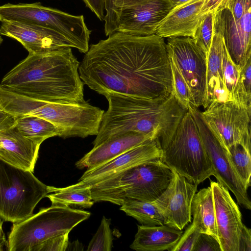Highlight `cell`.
<instances>
[{
    "mask_svg": "<svg viewBox=\"0 0 251 251\" xmlns=\"http://www.w3.org/2000/svg\"><path fill=\"white\" fill-rule=\"evenodd\" d=\"M91 89L146 99L173 94L170 62L163 38L116 31L91 45L78 69Z\"/></svg>",
    "mask_w": 251,
    "mask_h": 251,
    "instance_id": "obj_1",
    "label": "cell"
},
{
    "mask_svg": "<svg viewBox=\"0 0 251 251\" xmlns=\"http://www.w3.org/2000/svg\"><path fill=\"white\" fill-rule=\"evenodd\" d=\"M80 62L71 48L28 56L12 69L0 83L34 99L54 102L85 101Z\"/></svg>",
    "mask_w": 251,
    "mask_h": 251,
    "instance_id": "obj_2",
    "label": "cell"
},
{
    "mask_svg": "<svg viewBox=\"0 0 251 251\" xmlns=\"http://www.w3.org/2000/svg\"><path fill=\"white\" fill-rule=\"evenodd\" d=\"M103 96L108 107L103 113L94 147L126 132H136L155 140L163 151L188 110L178 103L174 94L153 100L115 93Z\"/></svg>",
    "mask_w": 251,
    "mask_h": 251,
    "instance_id": "obj_3",
    "label": "cell"
},
{
    "mask_svg": "<svg viewBox=\"0 0 251 251\" xmlns=\"http://www.w3.org/2000/svg\"><path fill=\"white\" fill-rule=\"evenodd\" d=\"M173 176L172 170L156 159L129 168L90 187L94 202L108 201L121 206L132 200L155 201Z\"/></svg>",
    "mask_w": 251,
    "mask_h": 251,
    "instance_id": "obj_4",
    "label": "cell"
},
{
    "mask_svg": "<svg viewBox=\"0 0 251 251\" xmlns=\"http://www.w3.org/2000/svg\"><path fill=\"white\" fill-rule=\"evenodd\" d=\"M160 160L197 186L214 176L213 166L197 125L188 110L162 151Z\"/></svg>",
    "mask_w": 251,
    "mask_h": 251,
    "instance_id": "obj_5",
    "label": "cell"
},
{
    "mask_svg": "<svg viewBox=\"0 0 251 251\" xmlns=\"http://www.w3.org/2000/svg\"><path fill=\"white\" fill-rule=\"evenodd\" d=\"M88 211L60 205L42 208L26 219L14 223L8 237L9 251H30L34 246L71 231L88 219Z\"/></svg>",
    "mask_w": 251,
    "mask_h": 251,
    "instance_id": "obj_6",
    "label": "cell"
},
{
    "mask_svg": "<svg viewBox=\"0 0 251 251\" xmlns=\"http://www.w3.org/2000/svg\"><path fill=\"white\" fill-rule=\"evenodd\" d=\"M49 193V186L32 172L0 159V217L5 221L17 223L29 218Z\"/></svg>",
    "mask_w": 251,
    "mask_h": 251,
    "instance_id": "obj_7",
    "label": "cell"
},
{
    "mask_svg": "<svg viewBox=\"0 0 251 251\" xmlns=\"http://www.w3.org/2000/svg\"><path fill=\"white\" fill-rule=\"evenodd\" d=\"M201 112L209 128L227 151L240 144L251 151V111L230 100L213 101Z\"/></svg>",
    "mask_w": 251,
    "mask_h": 251,
    "instance_id": "obj_8",
    "label": "cell"
},
{
    "mask_svg": "<svg viewBox=\"0 0 251 251\" xmlns=\"http://www.w3.org/2000/svg\"><path fill=\"white\" fill-rule=\"evenodd\" d=\"M188 110L197 125L213 166L214 176L218 182L233 193L239 205L251 210V202L248 196V189L232 165L227 151L209 128L198 108L190 104Z\"/></svg>",
    "mask_w": 251,
    "mask_h": 251,
    "instance_id": "obj_9",
    "label": "cell"
},
{
    "mask_svg": "<svg viewBox=\"0 0 251 251\" xmlns=\"http://www.w3.org/2000/svg\"><path fill=\"white\" fill-rule=\"evenodd\" d=\"M168 55L176 63L192 96L191 105L202 106L206 90V54L193 38H169L166 43Z\"/></svg>",
    "mask_w": 251,
    "mask_h": 251,
    "instance_id": "obj_10",
    "label": "cell"
},
{
    "mask_svg": "<svg viewBox=\"0 0 251 251\" xmlns=\"http://www.w3.org/2000/svg\"><path fill=\"white\" fill-rule=\"evenodd\" d=\"M172 170L167 189L154 201L164 218V225L182 230L191 221V205L197 185Z\"/></svg>",
    "mask_w": 251,
    "mask_h": 251,
    "instance_id": "obj_11",
    "label": "cell"
},
{
    "mask_svg": "<svg viewBox=\"0 0 251 251\" xmlns=\"http://www.w3.org/2000/svg\"><path fill=\"white\" fill-rule=\"evenodd\" d=\"M251 0L239 19L226 8L215 13L214 27L224 37L228 53L234 63L242 68L251 58Z\"/></svg>",
    "mask_w": 251,
    "mask_h": 251,
    "instance_id": "obj_12",
    "label": "cell"
},
{
    "mask_svg": "<svg viewBox=\"0 0 251 251\" xmlns=\"http://www.w3.org/2000/svg\"><path fill=\"white\" fill-rule=\"evenodd\" d=\"M162 155V150L156 141L149 140L104 164L86 169L77 183L67 187L77 189L90 187L131 167L160 159Z\"/></svg>",
    "mask_w": 251,
    "mask_h": 251,
    "instance_id": "obj_13",
    "label": "cell"
},
{
    "mask_svg": "<svg viewBox=\"0 0 251 251\" xmlns=\"http://www.w3.org/2000/svg\"><path fill=\"white\" fill-rule=\"evenodd\" d=\"M0 21H12L44 26L64 35L69 32L73 24L71 14L44 6L40 2L8 3L1 5Z\"/></svg>",
    "mask_w": 251,
    "mask_h": 251,
    "instance_id": "obj_14",
    "label": "cell"
},
{
    "mask_svg": "<svg viewBox=\"0 0 251 251\" xmlns=\"http://www.w3.org/2000/svg\"><path fill=\"white\" fill-rule=\"evenodd\" d=\"M219 242L222 251H238L243 223L239 208L229 191L219 182L210 181Z\"/></svg>",
    "mask_w": 251,
    "mask_h": 251,
    "instance_id": "obj_15",
    "label": "cell"
},
{
    "mask_svg": "<svg viewBox=\"0 0 251 251\" xmlns=\"http://www.w3.org/2000/svg\"><path fill=\"white\" fill-rule=\"evenodd\" d=\"M0 35L18 41L29 54H40L65 48L77 49L76 45L62 34L39 25L3 21L0 25Z\"/></svg>",
    "mask_w": 251,
    "mask_h": 251,
    "instance_id": "obj_16",
    "label": "cell"
},
{
    "mask_svg": "<svg viewBox=\"0 0 251 251\" xmlns=\"http://www.w3.org/2000/svg\"><path fill=\"white\" fill-rule=\"evenodd\" d=\"M172 8L169 0H146L123 8L116 31L136 36L155 34L157 25Z\"/></svg>",
    "mask_w": 251,
    "mask_h": 251,
    "instance_id": "obj_17",
    "label": "cell"
},
{
    "mask_svg": "<svg viewBox=\"0 0 251 251\" xmlns=\"http://www.w3.org/2000/svg\"><path fill=\"white\" fill-rule=\"evenodd\" d=\"M0 159L33 173L41 144L28 138L15 126L0 131Z\"/></svg>",
    "mask_w": 251,
    "mask_h": 251,
    "instance_id": "obj_18",
    "label": "cell"
},
{
    "mask_svg": "<svg viewBox=\"0 0 251 251\" xmlns=\"http://www.w3.org/2000/svg\"><path fill=\"white\" fill-rule=\"evenodd\" d=\"M204 0H189L173 8L157 25L155 34L164 38H193L202 16L200 12Z\"/></svg>",
    "mask_w": 251,
    "mask_h": 251,
    "instance_id": "obj_19",
    "label": "cell"
},
{
    "mask_svg": "<svg viewBox=\"0 0 251 251\" xmlns=\"http://www.w3.org/2000/svg\"><path fill=\"white\" fill-rule=\"evenodd\" d=\"M225 49L222 34L214 27L212 43L206 54V90L202 105L204 109L213 101L231 100L223 77V59Z\"/></svg>",
    "mask_w": 251,
    "mask_h": 251,
    "instance_id": "obj_20",
    "label": "cell"
},
{
    "mask_svg": "<svg viewBox=\"0 0 251 251\" xmlns=\"http://www.w3.org/2000/svg\"><path fill=\"white\" fill-rule=\"evenodd\" d=\"M150 139L147 135L136 132H128L117 136L94 147L75 163V166L79 169L94 168Z\"/></svg>",
    "mask_w": 251,
    "mask_h": 251,
    "instance_id": "obj_21",
    "label": "cell"
},
{
    "mask_svg": "<svg viewBox=\"0 0 251 251\" xmlns=\"http://www.w3.org/2000/svg\"><path fill=\"white\" fill-rule=\"evenodd\" d=\"M130 248L137 251H171L183 232L166 225H138Z\"/></svg>",
    "mask_w": 251,
    "mask_h": 251,
    "instance_id": "obj_22",
    "label": "cell"
},
{
    "mask_svg": "<svg viewBox=\"0 0 251 251\" xmlns=\"http://www.w3.org/2000/svg\"><path fill=\"white\" fill-rule=\"evenodd\" d=\"M191 215L193 217L192 223L198 227L201 233L211 235L219 241L210 186L203 188L195 193L192 202Z\"/></svg>",
    "mask_w": 251,
    "mask_h": 251,
    "instance_id": "obj_23",
    "label": "cell"
},
{
    "mask_svg": "<svg viewBox=\"0 0 251 251\" xmlns=\"http://www.w3.org/2000/svg\"><path fill=\"white\" fill-rule=\"evenodd\" d=\"M14 126L24 136L41 144L49 138L59 135L58 130L55 126L49 121L38 117H16Z\"/></svg>",
    "mask_w": 251,
    "mask_h": 251,
    "instance_id": "obj_24",
    "label": "cell"
},
{
    "mask_svg": "<svg viewBox=\"0 0 251 251\" xmlns=\"http://www.w3.org/2000/svg\"><path fill=\"white\" fill-rule=\"evenodd\" d=\"M49 191L54 192L47 195L51 205L90 208L94 204L90 187L77 189H70L67 187L56 188L49 186Z\"/></svg>",
    "mask_w": 251,
    "mask_h": 251,
    "instance_id": "obj_25",
    "label": "cell"
},
{
    "mask_svg": "<svg viewBox=\"0 0 251 251\" xmlns=\"http://www.w3.org/2000/svg\"><path fill=\"white\" fill-rule=\"evenodd\" d=\"M120 210L137 220L142 225H164L163 215L154 201H129L121 205Z\"/></svg>",
    "mask_w": 251,
    "mask_h": 251,
    "instance_id": "obj_26",
    "label": "cell"
},
{
    "mask_svg": "<svg viewBox=\"0 0 251 251\" xmlns=\"http://www.w3.org/2000/svg\"><path fill=\"white\" fill-rule=\"evenodd\" d=\"M227 152L236 173L248 189L251 186V151L241 145L236 144L231 147Z\"/></svg>",
    "mask_w": 251,
    "mask_h": 251,
    "instance_id": "obj_27",
    "label": "cell"
},
{
    "mask_svg": "<svg viewBox=\"0 0 251 251\" xmlns=\"http://www.w3.org/2000/svg\"><path fill=\"white\" fill-rule=\"evenodd\" d=\"M231 100L251 111V58L241 68L239 79L231 95Z\"/></svg>",
    "mask_w": 251,
    "mask_h": 251,
    "instance_id": "obj_28",
    "label": "cell"
},
{
    "mask_svg": "<svg viewBox=\"0 0 251 251\" xmlns=\"http://www.w3.org/2000/svg\"><path fill=\"white\" fill-rule=\"evenodd\" d=\"M170 62L173 93L178 103L188 110L192 103L189 87L175 60L169 55Z\"/></svg>",
    "mask_w": 251,
    "mask_h": 251,
    "instance_id": "obj_29",
    "label": "cell"
},
{
    "mask_svg": "<svg viewBox=\"0 0 251 251\" xmlns=\"http://www.w3.org/2000/svg\"><path fill=\"white\" fill-rule=\"evenodd\" d=\"M215 13L209 12L202 16L193 38L197 46L207 54L212 41Z\"/></svg>",
    "mask_w": 251,
    "mask_h": 251,
    "instance_id": "obj_30",
    "label": "cell"
},
{
    "mask_svg": "<svg viewBox=\"0 0 251 251\" xmlns=\"http://www.w3.org/2000/svg\"><path fill=\"white\" fill-rule=\"evenodd\" d=\"M110 225L111 220L103 216L98 229L88 246L87 251H111L113 237L110 227Z\"/></svg>",
    "mask_w": 251,
    "mask_h": 251,
    "instance_id": "obj_31",
    "label": "cell"
},
{
    "mask_svg": "<svg viewBox=\"0 0 251 251\" xmlns=\"http://www.w3.org/2000/svg\"><path fill=\"white\" fill-rule=\"evenodd\" d=\"M240 71L241 68L232 60L226 47L223 59V77L226 87L230 96L231 100V95L240 76Z\"/></svg>",
    "mask_w": 251,
    "mask_h": 251,
    "instance_id": "obj_32",
    "label": "cell"
},
{
    "mask_svg": "<svg viewBox=\"0 0 251 251\" xmlns=\"http://www.w3.org/2000/svg\"><path fill=\"white\" fill-rule=\"evenodd\" d=\"M200 233L198 227L192 223L182 233L179 240L171 251H192Z\"/></svg>",
    "mask_w": 251,
    "mask_h": 251,
    "instance_id": "obj_33",
    "label": "cell"
},
{
    "mask_svg": "<svg viewBox=\"0 0 251 251\" xmlns=\"http://www.w3.org/2000/svg\"><path fill=\"white\" fill-rule=\"evenodd\" d=\"M69 232L53 237L33 247L30 251H65L69 246Z\"/></svg>",
    "mask_w": 251,
    "mask_h": 251,
    "instance_id": "obj_34",
    "label": "cell"
},
{
    "mask_svg": "<svg viewBox=\"0 0 251 251\" xmlns=\"http://www.w3.org/2000/svg\"><path fill=\"white\" fill-rule=\"evenodd\" d=\"M117 0H105L104 33L106 36L116 31L119 13L116 6Z\"/></svg>",
    "mask_w": 251,
    "mask_h": 251,
    "instance_id": "obj_35",
    "label": "cell"
},
{
    "mask_svg": "<svg viewBox=\"0 0 251 251\" xmlns=\"http://www.w3.org/2000/svg\"><path fill=\"white\" fill-rule=\"evenodd\" d=\"M192 251H222L219 241L211 235L200 233Z\"/></svg>",
    "mask_w": 251,
    "mask_h": 251,
    "instance_id": "obj_36",
    "label": "cell"
},
{
    "mask_svg": "<svg viewBox=\"0 0 251 251\" xmlns=\"http://www.w3.org/2000/svg\"><path fill=\"white\" fill-rule=\"evenodd\" d=\"M234 0H204L200 16L212 12L216 13L225 9L229 8Z\"/></svg>",
    "mask_w": 251,
    "mask_h": 251,
    "instance_id": "obj_37",
    "label": "cell"
},
{
    "mask_svg": "<svg viewBox=\"0 0 251 251\" xmlns=\"http://www.w3.org/2000/svg\"><path fill=\"white\" fill-rule=\"evenodd\" d=\"M82 1L100 21H103L105 13V0H82Z\"/></svg>",
    "mask_w": 251,
    "mask_h": 251,
    "instance_id": "obj_38",
    "label": "cell"
},
{
    "mask_svg": "<svg viewBox=\"0 0 251 251\" xmlns=\"http://www.w3.org/2000/svg\"><path fill=\"white\" fill-rule=\"evenodd\" d=\"M251 251V231L243 225L239 239L238 251Z\"/></svg>",
    "mask_w": 251,
    "mask_h": 251,
    "instance_id": "obj_39",
    "label": "cell"
},
{
    "mask_svg": "<svg viewBox=\"0 0 251 251\" xmlns=\"http://www.w3.org/2000/svg\"><path fill=\"white\" fill-rule=\"evenodd\" d=\"M15 117L0 108V131L13 126Z\"/></svg>",
    "mask_w": 251,
    "mask_h": 251,
    "instance_id": "obj_40",
    "label": "cell"
},
{
    "mask_svg": "<svg viewBox=\"0 0 251 251\" xmlns=\"http://www.w3.org/2000/svg\"><path fill=\"white\" fill-rule=\"evenodd\" d=\"M145 0H117L116 6L120 14L122 9L139 4Z\"/></svg>",
    "mask_w": 251,
    "mask_h": 251,
    "instance_id": "obj_41",
    "label": "cell"
},
{
    "mask_svg": "<svg viewBox=\"0 0 251 251\" xmlns=\"http://www.w3.org/2000/svg\"><path fill=\"white\" fill-rule=\"evenodd\" d=\"M2 221L0 218V251H3V247L6 244L5 234L2 228Z\"/></svg>",
    "mask_w": 251,
    "mask_h": 251,
    "instance_id": "obj_42",
    "label": "cell"
},
{
    "mask_svg": "<svg viewBox=\"0 0 251 251\" xmlns=\"http://www.w3.org/2000/svg\"><path fill=\"white\" fill-rule=\"evenodd\" d=\"M173 8L184 3L189 0H169Z\"/></svg>",
    "mask_w": 251,
    "mask_h": 251,
    "instance_id": "obj_43",
    "label": "cell"
},
{
    "mask_svg": "<svg viewBox=\"0 0 251 251\" xmlns=\"http://www.w3.org/2000/svg\"></svg>",
    "mask_w": 251,
    "mask_h": 251,
    "instance_id": "obj_44",
    "label": "cell"
}]
</instances>
